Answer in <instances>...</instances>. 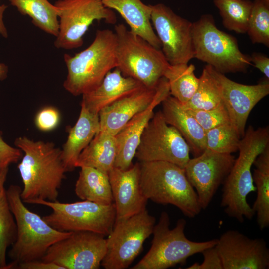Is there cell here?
<instances>
[{
	"label": "cell",
	"instance_id": "obj_31",
	"mask_svg": "<svg viewBox=\"0 0 269 269\" xmlns=\"http://www.w3.org/2000/svg\"><path fill=\"white\" fill-rule=\"evenodd\" d=\"M224 26L238 33H247L253 2L249 0H214Z\"/></svg>",
	"mask_w": 269,
	"mask_h": 269
},
{
	"label": "cell",
	"instance_id": "obj_39",
	"mask_svg": "<svg viewBox=\"0 0 269 269\" xmlns=\"http://www.w3.org/2000/svg\"><path fill=\"white\" fill-rule=\"evenodd\" d=\"M17 269H64L58 265L52 262H44L41 260L18 264Z\"/></svg>",
	"mask_w": 269,
	"mask_h": 269
},
{
	"label": "cell",
	"instance_id": "obj_6",
	"mask_svg": "<svg viewBox=\"0 0 269 269\" xmlns=\"http://www.w3.org/2000/svg\"><path fill=\"white\" fill-rule=\"evenodd\" d=\"M186 221L178 220L176 226L170 229L168 213L163 211L154 225L152 244L146 254L131 269H166L178 264L184 265L187 259L215 246L218 239L204 242L188 239L185 234Z\"/></svg>",
	"mask_w": 269,
	"mask_h": 269
},
{
	"label": "cell",
	"instance_id": "obj_29",
	"mask_svg": "<svg viewBox=\"0 0 269 269\" xmlns=\"http://www.w3.org/2000/svg\"><path fill=\"white\" fill-rule=\"evenodd\" d=\"M199 79L197 89L192 98L186 103H181L185 109L208 110L222 102V86L211 66H205Z\"/></svg>",
	"mask_w": 269,
	"mask_h": 269
},
{
	"label": "cell",
	"instance_id": "obj_38",
	"mask_svg": "<svg viewBox=\"0 0 269 269\" xmlns=\"http://www.w3.org/2000/svg\"><path fill=\"white\" fill-rule=\"evenodd\" d=\"M20 150L8 145L0 135V172L20 159L21 157Z\"/></svg>",
	"mask_w": 269,
	"mask_h": 269
},
{
	"label": "cell",
	"instance_id": "obj_14",
	"mask_svg": "<svg viewBox=\"0 0 269 269\" xmlns=\"http://www.w3.org/2000/svg\"><path fill=\"white\" fill-rule=\"evenodd\" d=\"M150 6L151 22L167 61L171 65L188 63L194 58L193 23L177 15L163 4Z\"/></svg>",
	"mask_w": 269,
	"mask_h": 269
},
{
	"label": "cell",
	"instance_id": "obj_18",
	"mask_svg": "<svg viewBox=\"0 0 269 269\" xmlns=\"http://www.w3.org/2000/svg\"><path fill=\"white\" fill-rule=\"evenodd\" d=\"M170 95L167 79L163 77L158 84L157 94L151 104L132 117L115 135L117 152L114 167L126 170L132 161L139 144L142 133L153 117L154 108Z\"/></svg>",
	"mask_w": 269,
	"mask_h": 269
},
{
	"label": "cell",
	"instance_id": "obj_13",
	"mask_svg": "<svg viewBox=\"0 0 269 269\" xmlns=\"http://www.w3.org/2000/svg\"><path fill=\"white\" fill-rule=\"evenodd\" d=\"M106 252L104 236L91 231H75L51 245L41 260L64 269H98Z\"/></svg>",
	"mask_w": 269,
	"mask_h": 269
},
{
	"label": "cell",
	"instance_id": "obj_42",
	"mask_svg": "<svg viewBox=\"0 0 269 269\" xmlns=\"http://www.w3.org/2000/svg\"><path fill=\"white\" fill-rule=\"evenodd\" d=\"M8 67L5 64L0 63V80L5 79L7 76Z\"/></svg>",
	"mask_w": 269,
	"mask_h": 269
},
{
	"label": "cell",
	"instance_id": "obj_8",
	"mask_svg": "<svg viewBox=\"0 0 269 269\" xmlns=\"http://www.w3.org/2000/svg\"><path fill=\"white\" fill-rule=\"evenodd\" d=\"M194 58L225 74L245 72L251 64L250 56L242 53L236 38L219 29L210 14L192 23Z\"/></svg>",
	"mask_w": 269,
	"mask_h": 269
},
{
	"label": "cell",
	"instance_id": "obj_16",
	"mask_svg": "<svg viewBox=\"0 0 269 269\" xmlns=\"http://www.w3.org/2000/svg\"><path fill=\"white\" fill-rule=\"evenodd\" d=\"M215 246L223 269H269V249L263 238L252 239L229 230L218 239Z\"/></svg>",
	"mask_w": 269,
	"mask_h": 269
},
{
	"label": "cell",
	"instance_id": "obj_30",
	"mask_svg": "<svg viewBox=\"0 0 269 269\" xmlns=\"http://www.w3.org/2000/svg\"><path fill=\"white\" fill-rule=\"evenodd\" d=\"M195 69L192 64H170L164 73V77L169 83L170 95L182 104L189 101L197 89L199 79L194 74Z\"/></svg>",
	"mask_w": 269,
	"mask_h": 269
},
{
	"label": "cell",
	"instance_id": "obj_25",
	"mask_svg": "<svg viewBox=\"0 0 269 269\" xmlns=\"http://www.w3.org/2000/svg\"><path fill=\"white\" fill-rule=\"evenodd\" d=\"M117 152L115 135L99 131L79 155L76 167H90L108 175L114 167Z\"/></svg>",
	"mask_w": 269,
	"mask_h": 269
},
{
	"label": "cell",
	"instance_id": "obj_26",
	"mask_svg": "<svg viewBox=\"0 0 269 269\" xmlns=\"http://www.w3.org/2000/svg\"><path fill=\"white\" fill-rule=\"evenodd\" d=\"M75 186V192L82 200L102 205L113 203V198L108 175L95 168L80 167Z\"/></svg>",
	"mask_w": 269,
	"mask_h": 269
},
{
	"label": "cell",
	"instance_id": "obj_35",
	"mask_svg": "<svg viewBox=\"0 0 269 269\" xmlns=\"http://www.w3.org/2000/svg\"><path fill=\"white\" fill-rule=\"evenodd\" d=\"M186 110L195 118L205 131L230 123L228 111L223 101L217 106L208 110Z\"/></svg>",
	"mask_w": 269,
	"mask_h": 269
},
{
	"label": "cell",
	"instance_id": "obj_5",
	"mask_svg": "<svg viewBox=\"0 0 269 269\" xmlns=\"http://www.w3.org/2000/svg\"><path fill=\"white\" fill-rule=\"evenodd\" d=\"M139 162L140 186L148 200L173 205L190 218L199 214L202 209L197 194L184 168L165 161Z\"/></svg>",
	"mask_w": 269,
	"mask_h": 269
},
{
	"label": "cell",
	"instance_id": "obj_7",
	"mask_svg": "<svg viewBox=\"0 0 269 269\" xmlns=\"http://www.w3.org/2000/svg\"><path fill=\"white\" fill-rule=\"evenodd\" d=\"M117 66L125 77L144 86L156 87L170 64L162 50L133 33L123 24L114 26Z\"/></svg>",
	"mask_w": 269,
	"mask_h": 269
},
{
	"label": "cell",
	"instance_id": "obj_17",
	"mask_svg": "<svg viewBox=\"0 0 269 269\" xmlns=\"http://www.w3.org/2000/svg\"><path fill=\"white\" fill-rule=\"evenodd\" d=\"M212 68L222 86V101L228 111L230 123L242 138L245 134L250 113L261 99L269 94V79L256 85H244L230 80L224 74Z\"/></svg>",
	"mask_w": 269,
	"mask_h": 269
},
{
	"label": "cell",
	"instance_id": "obj_21",
	"mask_svg": "<svg viewBox=\"0 0 269 269\" xmlns=\"http://www.w3.org/2000/svg\"><path fill=\"white\" fill-rule=\"evenodd\" d=\"M142 86L137 80L123 76L115 68L96 88L82 95L81 103L90 112L98 114L104 107Z\"/></svg>",
	"mask_w": 269,
	"mask_h": 269
},
{
	"label": "cell",
	"instance_id": "obj_40",
	"mask_svg": "<svg viewBox=\"0 0 269 269\" xmlns=\"http://www.w3.org/2000/svg\"><path fill=\"white\" fill-rule=\"evenodd\" d=\"M250 61L254 66L269 78V58L266 56L257 53H254L250 56Z\"/></svg>",
	"mask_w": 269,
	"mask_h": 269
},
{
	"label": "cell",
	"instance_id": "obj_41",
	"mask_svg": "<svg viewBox=\"0 0 269 269\" xmlns=\"http://www.w3.org/2000/svg\"><path fill=\"white\" fill-rule=\"evenodd\" d=\"M7 8V6L4 4H0V34L4 38L8 37L7 30L3 20V13Z\"/></svg>",
	"mask_w": 269,
	"mask_h": 269
},
{
	"label": "cell",
	"instance_id": "obj_12",
	"mask_svg": "<svg viewBox=\"0 0 269 269\" xmlns=\"http://www.w3.org/2000/svg\"><path fill=\"white\" fill-rule=\"evenodd\" d=\"M190 151L185 140L166 122L159 110L146 125L134 157L139 162L165 161L184 168L190 159Z\"/></svg>",
	"mask_w": 269,
	"mask_h": 269
},
{
	"label": "cell",
	"instance_id": "obj_10",
	"mask_svg": "<svg viewBox=\"0 0 269 269\" xmlns=\"http://www.w3.org/2000/svg\"><path fill=\"white\" fill-rule=\"evenodd\" d=\"M155 222V218L146 209L115 222L106 239V252L101 266L105 269L128 268L152 234Z\"/></svg>",
	"mask_w": 269,
	"mask_h": 269
},
{
	"label": "cell",
	"instance_id": "obj_3",
	"mask_svg": "<svg viewBox=\"0 0 269 269\" xmlns=\"http://www.w3.org/2000/svg\"><path fill=\"white\" fill-rule=\"evenodd\" d=\"M116 44L114 31L98 30L87 48L74 56L65 54L64 60L68 71L63 83L65 90L78 96L96 88L117 66Z\"/></svg>",
	"mask_w": 269,
	"mask_h": 269
},
{
	"label": "cell",
	"instance_id": "obj_1",
	"mask_svg": "<svg viewBox=\"0 0 269 269\" xmlns=\"http://www.w3.org/2000/svg\"><path fill=\"white\" fill-rule=\"evenodd\" d=\"M14 143L24 153L18 165L23 183L20 195L23 202L57 201L67 172L61 150L52 142L34 141L26 136L17 138Z\"/></svg>",
	"mask_w": 269,
	"mask_h": 269
},
{
	"label": "cell",
	"instance_id": "obj_43",
	"mask_svg": "<svg viewBox=\"0 0 269 269\" xmlns=\"http://www.w3.org/2000/svg\"><path fill=\"white\" fill-rule=\"evenodd\" d=\"M8 168H6L0 172V191L4 188V184L6 181Z\"/></svg>",
	"mask_w": 269,
	"mask_h": 269
},
{
	"label": "cell",
	"instance_id": "obj_37",
	"mask_svg": "<svg viewBox=\"0 0 269 269\" xmlns=\"http://www.w3.org/2000/svg\"><path fill=\"white\" fill-rule=\"evenodd\" d=\"M215 246L207 248L201 252L203 256V261L201 264L194 263L186 269H223L220 256Z\"/></svg>",
	"mask_w": 269,
	"mask_h": 269
},
{
	"label": "cell",
	"instance_id": "obj_20",
	"mask_svg": "<svg viewBox=\"0 0 269 269\" xmlns=\"http://www.w3.org/2000/svg\"><path fill=\"white\" fill-rule=\"evenodd\" d=\"M158 84L154 88L142 86L103 108L98 114L99 131L115 135L132 117L151 104Z\"/></svg>",
	"mask_w": 269,
	"mask_h": 269
},
{
	"label": "cell",
	"instance_id": "obj_27",
	"mask_svg": "<svg viewBox=\"0 0 269 269\" xmlns=\"http://www.w3.org/2000/svg\"><path fill=\"white\" fill-rule=\"evenodd\" d=\"M252 175L257 197L252 207L260 230L269 226V144L257 157Z\"/></svg>",
	"mask_w": 269,
	"mask_h": 269
},
{
	"label": "cell",
	"instance_id": "obj_24",
	"mask_svg": "<svg viewBox=\"0 0 269 269\" xmlns=\"http://www.w3.org/2000/svg\"><path fill=\"white\" fill-rule=\"evenodd\" d=\"M100 1L105 7L117 11L129 25L132 32L160 49L161 42L151 24L150 5L145 4L141 0Z\"/></svg>",
	"mask_w": 269,
	"mask_h": 269
},
{
	"label": "cell",
	"instance_id": "obj_4",
	"mask_svg": "<svg viewBox=\"0 0 269 269\" xmlns=\"http://www.w3.org/2000/svg\"><path fill=\"white\" fill-rule=\"evenodd\" d=\"M21 190L16 185H10L6 190L17 226L16 239L8 252V257L17 265L41 260L51 245L72 233L55 229L38 214L29 210L21 198Z\"/></svg>",
	"mask_w": 269,
	"mask_h": 269
},
{
	"label": "cell",
	"instance_id": "obj_36",
	"mask_svg": "<svg viewBox=\"0 0 269 269\" xmlns=\"http://www.w3.org/2000/svg\"><path fill=\"white\" fill-rule=\"evenodd\" d=\"M60 119V114L56 108L47 107L37 114L35 122L38 129L47 132L56 128L59 123Z\"/></svg>",
	"mask_w": 269,
	"mask_h": 269
},
{
	"label": "cell",
	"instance_id": "obj_15",
	"mask_svg": "<svg viewBox=\"0 0 269 269\" xmlns=\"http://www.w3.org/2000/svg\"><path fill=\"white\" fill-rule=\"evenodd\" d=\"M235 161L231 154L217 153L207 149L200 155L190 158L184 169L197 194L201 209L208 206Z\"/></svg>",
	"mask_w": 269,
	"mask_h": 269
},
{
	"label": "cell",
	"instance_id": "obj_33",
	"mask_svg": "<svg viewBox=\"0 0 269 269\" xmlns=\"http://www.w3.org/2000/svg\"><path fill=\"white\" fill-rule=\"evenodd\" d=\"M241 138L230 123L223 124L206 131V149L220 153L231 154L238 150Z\"/></svg>",
	"mask_w": 269,
	"mask_h": 269
},
{
	"label": "cell",
	"instance_id": "obj_23",
	"mask_svg": "<svg viewBox=\"0 0 269 269\" xmlns=\"http://www.w3.org/2000/svg\"><path fill=\"white\" fill-rule=\"evenodd\" d=\"M79 118L69 129L67 139L61 150V158L66 171L76 168L81 152L88 146L100 129L99 115L90 112L83 104Z\"/></svg>",
	"mask_w": 269,
	"mask_h": 269
},
{
	"label": "cell",
	"instance_id": "obj_9",
	"mask_svg": "<svg viewBox=\"0 0 269 269\" xmlns=\"http://www.w3.org/2000/svg\"><path fill=\"white\" fill-rule=\"evenodd\" d=\"M30 204L47 206L52 212L42 218L55 229L62 232L91 231L108 236L116 220L114 204L102 205L87 200L62 203L58 200H37Z\"/></svg>",
	"mask_w": 269,
	"mask_h": 269
},
{
	"label": "cell",
	"instance_id": "obj_2",
	"mask_svg": "<svg viewBox=\"0 0 269 269\" xmlns=\"http://www.w3.org/2000/svg\"><path fill=\"white\" fill-rule=\"evenodd\" d=\"M269 144V126L257 129L249 126L241 138L238 157L226 178L222 188L221 207L229 217L242 223L255 215L247 197L256 191L251 167L257 157Z\"/></svg>",
	"mask_w": 269,
	"mask_h": 269
},
{
	"label": "cell",
	"instance_id": "obj_11",
	"mask_svg": "<svg viewBox=\"0 0 269 269\" xmlns=\"http://www.w3.org/2000/svg\"><path fill=\"white\" fill-rule=\"evenodd\" d=\"M59 31L54 41L57 48L72 50L83 44V36L95 21L104 20L110 24L117 22L113 11L104 6L100 0H58Z\"/></svg>",
	"mask_w": 269,
	"mask_h": 269
},
{
	"label": "cell",
	"instance_id": "obj_32",
	"mask_svg": "<svg viewBox=\"0 0 269 269\" xmlns=\"http://www.w3.org/2000/svg\"><path fill=\"white\" fill-rule=\"evenodd\" d=\"M16 237V223L4 187L0 191V269L14 268L13 263H6V252L15 242Z\"/></svg>",
	"mask_w": 269,
	"mask_h": 269
},
{
	"label": "cell",
	"instance_id": "obj_19",
	"mask_svg": "<svg viewBox=\"0 0 269 269\" xmlns=\"http://www.w3.org/2000/svg\"><path fill=\"white\" fill-rule=\"evenodd\" d=\"M118 221L146 209L148 199L140 186V165L136 162L126 170L114 167L108 174Z\"/></svg>",
	"mask_w": 269,
	"mask_h": 269
},
{
	"label": "cell",
	"instance_id": "obj_34",
	"mask_svg": "<svg viewBox=\"0 0 269 269\" xmlns=\"http://www.w3.org/2000/svg\"><path fill=\"white\" fill-rule=\"evenodd\" d=\"M253 43L269 46V0H255L247 31Z\"/></svg>",
	"mask_w": 269,
	"mask_h": 269
},
{
	"label": "cell",
	"instance_id": "obj_22",
	"mask_svg": "<svg viewBox=\"0 0 269 269\" xmlns=\"http://www.w3.org/2000/svg\"><path fill=\"white\" fill-rule=\"evenodd\" d=\"M161 103L166 122L179 132L194 157L201 154L206 148V131L174 97L169 95Z\"/></svg>",
	"mask_w": 269,
	"mask_h": 269
},
{
	"label": "cell",
	"instance_id": "obj_28",
	"mask_svg": "<svg viewBox=\"0 0 269 269\" xmlns=\"http://www.w3.org/2000/svg\"><path fill=\"white\" fill-rule=\"evenodd\" d=\"M22 15H28L32 23L45 32L57 36L59 31L58 11L48 0H9Z\"/></svg>",
	"mask_w": 269,
	"mask_h": 269
}]
</instances>
